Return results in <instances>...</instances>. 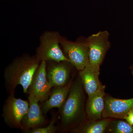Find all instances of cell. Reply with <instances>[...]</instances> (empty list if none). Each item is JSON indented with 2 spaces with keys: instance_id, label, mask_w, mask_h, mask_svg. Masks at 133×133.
<instances>
[{
  "instance_id": "cell-7",
  "label": "cell",
  "mask_w": 133,
  "mask_h": 133,
  "mask_svg": "<svg viewBox=\"0 0 133 133\" xmlns=\"http://www.w3.org/2000/svg\"><path fill=\"white\" fill-rule=\"evenodd\" d=\"M74 67L69 61L46 62L47 79L51 87L64 86L68 84L72 78L71 73Z\"/></svg>"
},
{
  "instance_id": "cell-12",
  "label": "cell",
  "mask_w": 133,
  "mask_h": 133,
  "mask_svg": "<svg viewBox=\"0 0 133 133\" xmlns=\"http://www.w3.org/2000/svg\"><path fill=\"white\" fill-rule=\"evenodd\" d=\"M105 87L102 85L95 93L88 96L85 104V110L88 119L98 120L102 118L105 107Z\"/></svg>"
},
{
  "instance_id": "cell-10",
  "label": "cell",
  "mask_w": 133,
  "mask_h": 133,
  "mask_svg": "<svg viewBox=\"0 0 133 133\" xmlns=\"http://www.w3.org/2000/svg\"><path fill=\"white\" fill-rule=\"evenodd\" d=\"M28 101V111L23 119L21 129L23 132L26 133L32 129L41 127L45 122L44 114L39 104V101L30 95H29Z\"/></svg>"
},
{
  "instance_id": "cell-11",
  "label": "cell",
  "mask_w": 133,
  "mask_h": 133,
  "mask_svg": "<svg viewBox=\"0 0 133 133\" xmlns=\"http://www.w3.org/2000/svg\"><path fill=\"white\" fill-rule=\"evenodd\" d=\"M99 74L100 66L89 63L83 70L78 71V76L88 97L97 91L103 85L99 80Z\"/></svg>"
},
{
  "instance_id": "cell-3",
  "label": "cell",
  "mask_w": 133,
  "mask_h": 133,
  "mask_svg": "<svg viewBox=\"0 0 133 133\" xmlns=\"http://www.w3.org/2000/svg\"><path fill=\"white\" fill-rule=\"evenodd\" d=\"M61 37V35L57 31H46L42 34L35 54L40 62H70L60 48Z\"/></svg>"
},
{
  "instance_id": "cell-6",
  "label": "cell",
  "mask_w": 133,
  "mask_h": 133,
  "mask_svg": "<svg viewBox=\"0 0 133 133\" xmlns=\"http://www.w3.org/2000/svg\"><path fill=\"white\" fill-rule=\"evenodd\" d=\"M109 33L100 31L86 39L88 48L89 63L100 66L111 46Z\"/></svg>"
},
{
  "instance_id": "cell-17",
  "label": "cell",
  "mask_w": 133,
  "mask_h": 133,
  "mask_svg": "<svg viewBox=\"0 0 133 133\" xmlns=\"http://www.w3.org/2000/svg\"><path fill=\"white\" fill-rule=\"evenodd\" d=\"M124 119L126 121L131 125L133 126V109L128 112L124 118Z\"/></svg>"
},
{
  "instance_id": "cell-13",
  "label": "cell",
  "mask_w": 133,
  "mask_h": 133,
  "mask_svg": "<svg viewBox=\"0 0 133 133\" xmlns=\"http://www.w3.org/2000/svg\"><path fill=\"white\" fill-rule=\"evenodd\" d=\"M73 78L66 85L64 86L53 87L48 99L43 102L41 106L42 111L44 115L47 114L51 109L53 108L61 109L67 98L70 90Z\"/></svg>"
},
{
  "instance_id": "cell-14",
  "label": "cell",
  "mask_w": 133,
  "mask_h": 133,
  "mask_svg": "<svg viewBox=\"0 0 133 133\" xmlns=\"http://www.w3.org/2000/svg\"><path fill=\"white\" fill-rule=\"evenodd\" d=\"M112 118H102L98 120L87 119L85 121L77 125L69 132L74 133H104Z\"/></svg>"
},
{
  "instance_id": "cell-15",
  "label": "cell",
  "mask_w": 133,
  "mask_h": 133,
  "mask_svg": "<svg viewBox=\"0 0 133 133\" xmlns=\"http://www.w3.org/2000/svg\"><path fill=\"white\" fill-rule=\"evenodd\" d=\"M123 120L112 119L106 131H108V132L113 133H133V126Z\"/></svg>"
},
{
  "instance_id": "cell-4",
  "label": "cell",
  "mask_w": 133,
  "mask_h": 133,
  "mask_svg": "<svg viewBox=\"0 0 133 133\" xmlns=\"http://www.w3.org/2000/svg\"><path fill=\"white\" fill-rule=\"evenodd\" d=\"M28 100L15 97V94H9L5 100L3 109L2 116L5 124L9 127L21 129L22 122L28 112Z\"/></svg>"
},
{
  "instance_id": "cell-18",
  "label": "cell",
  "mask_w": 133,
  "mask_h": 133,
  "mask_svg": "<svg viewBox=\"0 0 133 133\" xmlns=\"http://www.w3.org/2000/svg\"><path fill=\"white\" fill-rule=\"evenodd\" d=\"M130 69L131 71V73L133 76V64H132L131 66H130Z\"/></svg>"
},
{
  "instance_id": "cell-9",
  "label": "cell",
  "mask_w": 133,
  "mask_h": 133,
  "mask_svg": "<svg viewBox=\"0 0 133 133\" xmlns=\"http://www.w3.org/2000/svg\"><path fill=\"white\" fill-rule=\"evenodd\" d=\"M133 109V98L128 99H121L106 94L102 118L124 119L128 112Z\"/></svg>"
},
{
  "instance_id": "cell-2",
  "label": "cell",
  "mask_w": 133,
  "mask_h": 133,
  "mask_svg": "<svg viewBox=\"0 0 133 133\" xmlns=\"http://www.w3.org/2000/svg\"><path fill=\"white\" fill-rule=\"evenodd\" d=\"M35 55L24 54L16 57L4 70L5 88L9 94H15L17 87L21 85L27 94L33 75L41 63Z\"/></svg>"
},
{
  "instance_id": "cell-5",
  "label": "cell",
  "mask_w": 133,
  "mask_h": 133,
  "mask_svg": "<svg viewBox=\"0 0 133 133\" xmlns=\"http://www.w3.org/2000/svg\"><path fill=\"white\" fill-rule=\"evenodd\" d=\"M60 45L64 55L78 71L82 70L89 62L88 48L86 39L72 42L61 36Z\"/></svg>"
},
{
  "instance_id": "cell-8",
  "label": "cell",
  "mask_w": 133,
  "mask_h": 133,
  "mask_svg": "<svg viewBox=\"0 0 133 133\" xmlns=\"http://www.w3.org/2000/svg\"><path fill=\"white\" fill-rule=\"evenodd\" d=\"M51 89L47 79L46 62L42 61L33 75L27 94L43 102L49 98Z\"/></svg>"
},
{
  "instance_id": "cell-1",
  "label": "cell",
  "mask_w": 133,
  "mask_h": 133,
  "mask_svg": "<svg viewBox=\"0 0 133 133\" xmlns=\"http://www.w3.org/2000/svg\"><path fill=\"white\" fill-rule=\"evenodd\" d=\"M84 90L78 76L73 80L67 98L59 109V130L61 132H68L87 119Z\"/></svg>"
},
{
  "instance_id": "cell-16",
  "label": "cell",
  "mask_w": 133,
  "mask_h": 133,
  "mask_svg": "<svg viewBox=\"0 0 133 133\" xmlns=\"http://www.w3.org/2000/svg\"><path fill=\"white\" fill-rule=\"evenodd\" d=\"M57 121L56 116L53 117L49 124L46 127H39L28 131L27 133H55L58 128L55 125Z\"/></svg>"
}]
</instances>
